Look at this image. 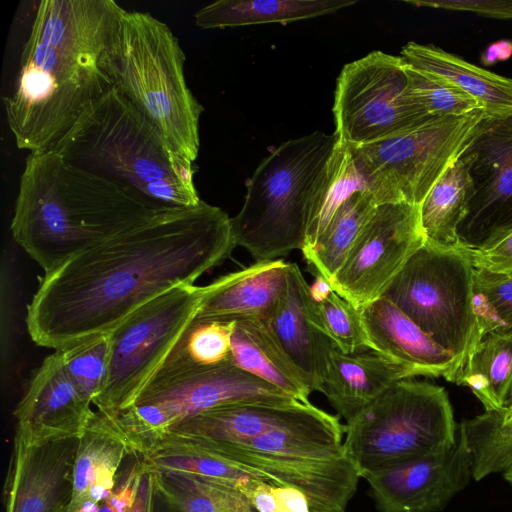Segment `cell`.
Listing matches in <instances>:
<instances>
[{
	"mask_svg": "<svg viewBox=\"0 0 512 512\" xmlns=\"http://www.w3.org/2000/svg\"><path fill=\"white\" fill-rule=\"evenodd\" d=\"M379 204L369 191L353 194L337 210L304 259L328 282L346 260L363 228Z\"/></svg>",
	"mask_w": 512,
	"mask_h": 512,
	"instance_id": "cell-29",
	"label": "cell"
},
{
	"mask_svg": "<svg viewBox=\"0 0 512 512\" xmlns=\"http://www.w3.org/2000/svg\"><path fill=\"white\" fill-rule=\"evenodd\" d=\"M471 458L476 481L512 465V421L502 422L484 412L458 426Z\"/></svg>",
	"mask_w": 512,
	"mask_h": 512,
	"instance_id": "cell-33",
	"label": "cell"
},
{
	"mask_svg": "<svg viewBox=\"0 0 512 512\" xmlns=\"http://www.w3.org/2000/svg\"><path fill=\"white\" fill-rule=\"evenodd\" d=\"M503 476L512 485V465L503 471Z\"/></svg>",
	"mask_w": 512,
	"mask_h": 512,
	"instance_id": "cell-46",
	"label": "cell"
},
{
	"mask_svg": "<svg viewBox=\"0 0 512 512\" xmlns=\"http://www.w3.org/2000/svg\"><path fill=\"white\" fill-rule=\"evenodd\" d=\"M322 409L311 403H241L185 419L170 430L209 445L246 443L259 435L311 418Z\"/></svg>",
	"mask_w": 512,
	"mask_h": 512,
	"instance_id": "cell-20",
	"label": "cell"
},
{
	"mask_svg": "<svg viewBox=\"0 0 512 512\" xmlns=\"http://www.w3.org/2000/svg\"><path fill=\"white\" fill-rule=\"evenodd\" d=\"M79 441L27 445L15 433L3 487L5 512H64L73 492Z\"/></svg>",
	"mask_w": 512,
	"mask_h": 512,
	"instance_id": "cell-17",
	"label": "cell"
},
{
	"mask_svg": "<svg viewBox=\"0 0 512 512\" xmlns=\"http://www.w3.org/2000/svg\"><path fill=\"white\" fill-rule=\"evenodd\" d=\"M295 401L298 400L230 362L176 376L153 378L134 404L154 406L171 430L185 419L223 406Z\"/></svg>",
	"mask_w": 512,
	"mask_h": 512,
	"instance_id": "cell-15",
	"label": "cell"
},
{
	"mask_svg": "<svg viewBox=\"0 0 512 512\" xmlns=\"http://www.w3.org/2000/svg\"><path fill=\"white\" fill-rule=\"evenodd\" d=\"M306 315L311 325L344 353L368 350L360 309L334 290L321 301L306 298Z\"/></svg>",
	"mask_w": 512,
	"mask_h": 512,
	"instance_id": "cell-34",
	"label": "cell"
},
{
	"mask_svg": "<svg viewBox=\"0 0 512 512\" xmlns=\"http://www.w3.org/2000/svg\"><path fill=\"white\" fill-rule=\"evenodd\" d=\"M333 114L334 133L349 147L389 138L436 118L414 96L405 60L378 50L342 68Z\"/></svg>",
	"mask_w": 512,
	"mask_h": 512,
	"instance_id": "cell-11",
	"label": "cell"
},
{
	"mask_svg": "<svg viewBox=\"0 0 512 512\" xmlns=\"http://www.w3.org/2000/svg\"><path fill=\"white\" fill-rule=\"evenodd\" d=\"M496 419L502 422L512 421V402L506 409L500 412H490Z\"/></svg>",
	"mask_w": 512,
	"mask_h": 512,
	"instance_id": "cell-45",
	"label": "cell"
},
{
	"mask_svg": "<svg viewBox=\"0 0 512 512\" xmlns=\"http://www.w3.org/2000/svg\"><path fill=\"white\" fill-rule=\"evenodd\" d=\"M415 377L411 369L374 350L344 353L331 343L320 392L348 423L392 385Z\"/></svg>",
	"mask_w": 512,
	"mask_h": 512,
	"instance_id": "cell-19",
	"label": "cell"
},
{
	"mask_svg": "<svg viewBox=\"0 0 512 512\" xmlns=\"http://www.w3.org/2000/svg\"><path fill=\"white\" fill-rule=\"evenodd\" d=\"M159 211L47 150L26 158L10 229L45 273Z\"/></svg>",
	"mask_w": 512,
	"mask_h": 512,
	"instance_id": "cell-3",
	"label": "cell"
},
{
	"mask_svg": "<svg viewBox=\"0 0 512 512\" xmlns=\"http://www.w3.org/2000/svg\"><path fill=\"white\" fill-rule=\"evenodd\" d=\"M208 293L209 284L175 287L110 332L107 380L93 403L100 415L115 418L135 403L198 315Z\"/></svg>",
	"mask_w": 512,
	"mask_h": 512,
	"instance_id": "cell-9",
	"label": "cell"
},
{
	"mask_svg": "<svg viewBox=\"0 0 512 512\" xmlns=\"http://www.w3.org/2000/svg\"><path fill=\"white\" fill-rule=\"evenodd\" d=\"M485 115L479 109L436 117L395 136L350 147L377 203L420 205Z\"/></svg>",
	"mask_w": 512,
	"mask_h": 512,
	"instance_id": "cell-10",
	"label": "cell"
},
{
	"mask_svg": "<svg viewBox=\"0 0 512 512\" xmlns=\"http://www.w3.org/2000/svg\"><path fill=\"white\" fill-rule=\"evenodd\" d=\"M425 243L419 205L379 204L329 283L338 295L361 309L384 295Z\"/></svg>",
	"mask_w": 512,
	"mask_h": 512,
	"instance_id": "cell-12",
	"label": "cell"
},
{
	"mask_svg": "<svg viewBox=\"0 0 512 512\" xmlns=\"http://www.w3.org/2000/svg\"><path fill=\"white\" fill-rule=\"evenodd\" d=\"M458 427L447 392L414 378L398 381L345 425L346 456L360 477L454 444Z\"/></svg>",
	"mask_w": 512,
	"mask_h": 512,
	"instance_id": "cell-7",
	"label": "cell"
},
{
	"mask_svg": "<svg viewBox=\"0 0 512 512\" xmlns=\"http://www.w3.org/2000/svg\"><path fill=\"white\" fill-rule=\"evenodd\" d=\"M185 54L167 24L148 12L125 11L115 87L158 129L175 153L194 162L203 107L187 85Z\"/></svg>",
	"mask_w": 512,
	"mask_h": 512,
	"instance_id": "cell-6",
	"label": "cell"
},
{
	"mask_svg": "<svg viewBox=\"0 0 512 512\" xmlns=\"http://www.w3.org/2000/svg\"><path fill=\"white\" fill-rule=\"evenodd\" d=\"M234 323L235 320L195 318L154 378L230 363Z\"/></svg>",
	"mask_w": 512,
	"mask_h": 512,
	"instance_id": "cell-32",
	"label": "cell"
},
{
	"mask_svg": "<svg viewBox=\"0 0 512 512\" xmlns=\"http://www.w3.org/2000/svg\"><path fill=\"white\" fill-rule=\"evenodd\" d=\"M51 150L155 210L192 207L201 201L193 162L171 150L116 87L91 102Z\"/></svg>",
	"mask_w": 512,
	"mask_h": 512,
	"instance_id": "cell-4",
	"label": "cell"
},
{
	"mask_svg": "<svg viewBox=\"0 0 512 512\" xmlns=\"http://www.w3.org/2000/svg\"><path fill=\"white\" fill-rule=\"evenodd\" d=\"M474 266L457 247L425 243L383 296L455 358L463 374L481 339L473 293Z\"/></svg>",
	"mask_w": 512,
	"mask_h": 512,
	"instance_id": "cell-8",
	"label": "cell"
},
{
	"mask_svg": "<svg viewBox=\"0 0 512 512\" xmlns=\"http://www.w3.org/2000/svg\"><path fill=\"white\" fill-rule=\"evenodd\" d=\"M457 385L470 388L486 412L512 402V328L484 334Z\"/></svg>",
	"mask_w": 512,
	"mask_h": 512,
	"instance_id": "cell-27",
	"label": "cell"
},
{
	"mask_svg": "<svg viewBox=\"0 0 512 512\" xmlns=\"http://www.w3.org/2000/svg\"><path fill=\"white\" fill-rule=\"evenodd\" d=\"M333 291L330 283L319 273L316 272L315 279L309 284V296L313 301H321L328 297Z\"/></svg>",
	"mask_w": 512,
	"mask_h": 512,
	"instance_id": "cell-44",
	"label": "cell"
},
{
	"mask_svg": "<svg viewBox=\"0 0 512 512\" xmlns=\"http://www.w3.org/2000/svg\"><path fill=\"white\" fill-rule=\"evenodd\" d=\"M400 56L410 66L441 77L466 92L487 115L512 112V78L478 67L434 45L409 42Z\"/></svg>",
	"mask_w": 512,
	"mask_h": 512,
	"instance_id": "cell-25",
	"label": "cell"
},
{
	"mask_svg": "<svg viewBox=\"0 0 512 512\" xmlns=\"http://www.w3.org/2000/svg\"><path fill=\"white\" fill-rule=\"evenodd\" d=\"M156 496L155 472L145 460L135 498L129 512H154V500Z\"/></svg>",
	"mask_w": 512,
	"mask_h": 512,
	"instance_id": "cell-41",
	"label": "cell"
},
{
	"mask_svg": "<svg viewBox=\"0 0 512 512\" xmlns=\"http://www.w3.org/2000/svg\"><path fill=\"white\" fill-rule=\"evenodd\" d=\"M235 247L221 208L201 200L161 210L45 272L27 305L28 333L54 350L108 334L151 300L194 284Z\"/></svg>",
	"mask_w": 512,
	"mask_h": 512,
	"instance_id": "cell-1",
	"label": "cell"
},
{
	"mask_svg": "<svg viewBox=\"0 0 512 512\" xmlns=\"http://www.w3.org/2000/svg\"><path fill=\"white\" fill-rule=\"evenodd\" d=\"M66 371L79 392L92 404L106 384L111 350L110 333L59 349Z\"/></svg>",
	"mask_w": 512,
	"mask_h": 512,
	"instance_id": "cell-35",
	"label": "cell"
},
{
	"mask_svg": "<svg viewBox=\"0 0 512 512\" xmlns=\"http://www.w3.org/2000/svg\"><path fill=\"white\" fill-rule=\"evenodd\" d=\"M231 363L294 399L310 403L302 372L282 348L265 320L237 319L231 338Z\"/></svg>",
	"mask_w": 512,
	"mask_h": 512,
	"instance_id": "cell-24",
	"label": "cell"
},
{
	"mask_svg": "<svg viewBox=\"0 0 512 512\" xmlns=\"http://www.w3.org/2000/svg\"><path fill=\"white\" fill-rule=\"evenodd\" d=\"M369 349L411 369L416 376L454 383V356L436 343L385 296L360 309Z\"/></svg>",
	"mask_w": 512,
	"mask_h": 512,
	"instance_id": "cell-18",
	"label": "cell"
},
{
	"mask_svg": "<svg viewBox=\"0 0 512 512\" xmlns=\"http://www.w3.org/2000/svg\"><path fill=\"white\" fill-rule=\"evenodd\" d=\"M289 263L282 259L255 262L209 283L198 319H267L287 284Z\"/></svg>",
	"mask_w": 512,
	"mask_h": 512,
	"instance_id": "cell-21",
	"label": "cell"
},
{
	"mask_svg": "<svg viewBox=\"0 0 512 512\" xmlns=\"http://www.w3.org/2000/svg\"><path fill=\"white\" fill-rule=\"evenodd\" d=\"M457 158L473 184L457 235L460 245L473 248L512 228V112L486 114Z\"/></svg>",
	"mask_w": 512,
	"mask_h": 512,
	"instance_id": "cell-13",
	"label": "cell"
},
{
	"mask_svg": "<svg viewBox=\"0 0 512 512\" xmlns=\"http://www.w3.org/2000/svg\"><path fill=\"white\" fill-rule=\"evenodd\" d=\"M512 57V41L498 40L489 44L482 52L480 61L483 65L492 66Z\"/></svg>",
	"mask_w": 512,
	"mask_h": 512,
	"instance_id": "cell-43",
	"label": "cell"
},
{
	"mask_svg": "<svg viewBox=\"0 0 512 512\" xmlns=\"http://www.w3.org/2000/svg\"><path fill=\"white\" fill-rule=\"evenodd\" d=\"M131 452L106 418L95 411L80 437L73 492L64 512H98L114 488L124 459Z\"/></svg>",
	"mask_w": 512,
	"mask_h": 512,
	"instance_id": "cell-23",
	"label": "cell"
},
{
	"mask_svg": "<svg viewBox=\"0 0 512 512\" xmlns=\"http://www.w3.org/2000/svg\"><path fill=\"white\" fill-rule=\"evenodd\" d=\"M379 512H436L472 479L471 458L459 428L454 444L365 477Z\"/></svg>",
	"mask_w": 512,
	"mask_h": 512,
	"instance_id": "cell-14",
	"label": "cell"
},
{
	"mask_svg": "<svg viewBox=\"0 0 512 512\" xmlns=\"http://www.w3.org/2000/svg\"><path fill=\"white\" fill-rule=\"evenodd\" d=\"M273 493L277 500L276 512H311L309 502L301 491L273 484Z\"/></svg>",
	"mask_w": 512,
	"mask_h": 512,
	"instance_id": "cell-42",
	"label": "cell"
},
{
	"mask_svg": "<svg viewBox=\"0 0 512 512\" xmlns=\"http://www.w3.org/2000/svg\"><path fill=\"white\" fill-rule=\"evenodd\" d=\"M457 247L475 268L512 275V228L494 236L477 247Z\"/></svg>",
	"mask_w": 512,
	"mask_h": 512,
	"instance_id": "cell-39",
	"label": "cell"
},
{
	"mask_svg": "<svg viewBox=\"0 0 512 512\" xmlns=\"http://www.w3.org/2000/svg\"><path fill=\"white\" fill-rule=\"evenodd\" d=\"M153 470L157 496L178 512H256L236 485L184 472Z\"/></svg>",
	"mask_w": 512,
	"mask_h": 512,
	"instance_id": "cell-30",
	"label": "cell"
},
{
	"mask_svg": "<svg viewBox=\"0 0 512 512\" xmlns=\"http://www.w3.org/2000/svg\"><path fill=\"white\" fill-rule=\"evenodd\" d=\"M309 284L296 263H289L286 288L265 319L282 348L302 372L311 391H321L331 342L306 315Z\"/></svg>",
	"mask_w": 512,
	"mask_h": 512,
	"instance_id": "cell-22",
	"label": "cell"
},
{
	"mask_svg": "<svg viewBox=\"0 0 512 512\" xmlns=\"http://www.w3.org/2000/svg\"><path fill=\"white\" fill-rule=\"evenodd\" d=\"M70 379L60 350L34 371L14 409L16 430L27 445L80 438L95 411Z\"/></svg>",
	"mask_w": 512,
	"mask_h": 512,
	"instance_id": "cell-16",
	"label": "cell"
},
{
	"mask_svg": "<svg viewBox=\"0 0 512 512\" xmlns=\"http://www.w3.org/2000/svg\"><path fill=\"white\" fill-rule=\"evenodd\" d=\"M407 73L414 96L433 117L460 116L483 109L476 99L441 77L409 64Z\"/></svg>",
	"mask_w": 512,
	"mask_h": 512,
	"instance_id": "cell-37",
	"label": "cell"
},
{
	"mask_svg": "<svg viewBox=\"0 0 512 512\" xmlns=\"http://www.w3.org/2000/svg\"><path fill=\"white\" fill-rule=\"evenodd\" d=\"M355 0H219L200 8L195 23L202 29L265 23H288L334 13Z\"/></svg>",
	"mask_w": 512,
	"mask_h": 512,
	"instance_id": "cell-26",
	"label": "cell"
},
{
	"mask_svg": "<svg viewBox=\"0 0 512 512\" xmlns=\"http://www.w3.org/2000/svg\"><path fill=\"white\" fill-rule=\"evenodd\" d=\"M145 465L142 454L131 452L123 461L114 488L98 512H129Z\"/></svg>",
	"mask_w": 512,
	"mask_h": 512,
	"instance_id": "cell-38",
	"label": "cell"
},
{
	"mask_svg": "<svg viewBox=\"0 0 512 512\" xmlns=\"http://www.w3.org/2000/svg\"><path fill=\"white\" fill-rule=\"evenodd\" d=\"M473 196V184L465 164L456 159L433 185L419 205L426 243L438 247L459 244L457 228Z\"/></svg>",
	"mask_w": 512,
	"mask_h": 512,
	"instance_id": "cell-28",
	"label": "cell"
},
{
	"mask_svg": "<svg viewBox=\"0 0 512 512\" xmlns=\"http://www.w3.org/2000/svg\"><path fill=\"white\" fill-rule=\"evenodd\" d=\"M360 191L371 192L369 182L350 147L337 139L313 200L302 253L315 245L340 206Z\"/></svg>",
	"mask_w": 512,
	"mask_h": 512,
	"instance_id": "cell-31",
	"label": "cell"
},
{
	"mask_svg": "<svg viewBox=\"0 0 512 512\" xmlns=\"http://www.w3.org/2000/svg\"><path fill=\"white\" fill-rule=\"evenodd\" d=\"M336 142L335 133L315 131L285 141L262 160L231 218L236 247L255 262L303 249L313 200Z\"/></svg>",
	"mask_w": 512,
	"mask_h": 512,
	"instance_id": "cell-5",
	"label": "cell"
},
{
	"mask_svg": "<svg viewBox=\"0 0 512 512\" xmlns=\"http://www.w3.org/2000/svg\"><path fill=\"white\" fill-rule=\"evenodd\" d=\"M311 512H340V511H332V510H324V509H311Z\"/></svg>",
	"mask_w": 512,
	"mask_h": 512,
	"instance_id": "cell-47",
	"label": "cell"
},
{
	"mask_svg": "<svg viewBox=\"0 0 512 512\" xmlns=\"http://www.w3.org/2000/svg\"><path fill=\"white\" fill-rule=\"evenodd\" d=\"M474 307L481 337L494 330L512 328V275L475 268Z\"/></svg>",
	"mask_w": 512,
	"mask_h": 512,
	"instance_id": "cell-36",
	"label": "cell"
},
{
	"mask_svg": "<svg viewBox=\"0 0 512 512\" xmlns=\"http://www.w3.org/2000/svg\"><path fill=\"white\" fill-rule=\"evenodd\" d=\"M114 0H42L3 98L19 149L51 150L84 109L115 87L125 13Z\"/></svg>",
	"mask_w": 512,
	"mask_h": 512,
	"instance_id": "cell-2",
	"label": "cell"
},
{
	"mask_svg": "<svg viewBox=\"0 0 512 512\" xmlns=\"http://www.w3.org/2000/svg\"><path fill=\"white\" fill-rule=\"evenodd\" d=\"M405 2L417 7L471 12L494 19H512V0H436Z\"/></svg>",
	"mask_w": 512,
	"mask_h": 512,
	"instance_id": "cell-40",
	"label": "cell"
}]
</instances>
